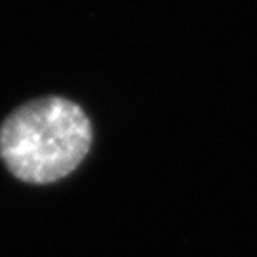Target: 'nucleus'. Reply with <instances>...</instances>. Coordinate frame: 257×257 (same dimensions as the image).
I'll list each match as a JSON object with an SVG mask.
<instances>
[{
    "instance_id": "obj_1",
    "label": "nucleus",
    "mask_w": 257,
    "mask_h": 257,
    "mask_svg": "<svg viewBox=\"0 0 257 257\" xmlns=\"http://www.w3.org/2000/svg\"><path fill=\"white\" fill-rule=\"evenodd\" d=\"M92 139V122L80 105L50 95L6 116L0 126V158L19 181L50 185L80 166Z\"/></svg>"
}]
</instances>
